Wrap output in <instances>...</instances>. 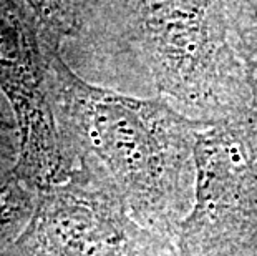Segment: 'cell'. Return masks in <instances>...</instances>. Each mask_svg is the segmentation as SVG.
Here are the masks:
<instances>
[{"mask_svg":"<svg viewBox=\"0 0 257 256\" xmlns=\"http://www.w3.org/2000/svg\"><path fill=\"white\" fill-rule=\"evenodd\" d=\"M2 256H179L173 239L146 230L108 185L75 168L38 192L37 206Z\"/></svg>","mask_w":257,"mask_h":256,"instance_id":"cell-5","label":"cell"},{"mask_svg":"<svg viewBox=\"0 0 257 256\" xmlns=\"http://www.w3.org/2000/svg\"><path fill=\"white\" fill-rule=\"evenodd\" d=\"M143 58L156 90L191 122L214 125L252 107L227 2H81Z\"/></svg>","mask_w":257,"mask_h":256,"instance_id":"cell-2","label":"cell"},{"mask_svg":"<svg viewBox=\"0 0 257 256\" xmlns=\"http://www.w3.org/2000/svg\"><path fill=\"white\" fill-rule=\"evenodd\" d=\"M15 158H17V150L7 138L0 137V168L15 165Z\"/></svg>","mask_w":257,"mask_h":256,"instance_id":"cell-8","label":"cell"},{"mask_svg":"<svg viewBox=\"0 0 257 256\" xmlns=\"http://www.w3.org/2000/svg\"><path fill=\"white\" fill-rule=\"evenodd\" d=\"M194 205L179 256H257V110L206 125L194 150Z\"/></svg>","mask_w":257,"mask_h":256,"instance_id":"cell-4","label":"cell"},{"mask_svg":"<svg viewBox=\"0 0 257 256\" xmlns=\"http://www.w3.org/2000/svg\"><path fill=\"white\" fill-rule=\"evenodd\" d=\"M232 39L247 70L252 107L257 110V5L250 2H227Z\"/></svg>","mask_w":257,"mask_h":256,"instance_id":"cell-7","label":"cell"},{"mask_svg":"<svg viewBox=\"0 0 257 256\" xmlns=\"http://www.w3.org/2000/svg\"><path fill=\"white\" fill-rule=\"evenodd\" d=\"M80 30V2L0 0V92L15 120V172L37 192L73 173L48 92V48Z\"/></svg>","mask_w":257,"mask_h":256,"instance_id":"cell-3","label":"cell"},{"mask_svg":"<svg viewBox=\"0 0 257 256\" xmlns=\"http://www.w3.org/2000/svg\"><path fill=\"white\" fill-rule=\"evenodd\" d=\"M62 42L48 48V92L70 165L108 185L130 215L174 241L194 205V150L204 125L165 99H133L78 77Z\"/></svg>","mask_w":257,"mask_h":256,"instance_id":"cell-1","label":"cell"},{"mask_svg":"<svg viewBox=\"0 0 257 256\" xmlns=\"http://www.w3.org/2000/svg\"><path fill=\"white\" fill-rule=\"evenodd\" d=\"M38 192L24 182L12 166L0 168V256L29 223Z\"/></svg>","mask_w":257,"mask_h":256,"instance_id":"cell-6","label":"cell"}]
</instances>
